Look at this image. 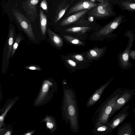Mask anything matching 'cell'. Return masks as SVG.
<instances>
[{
	"label": "cell",
	"instance_id": "cell-1",
	"mask_svg": "<svg viewBox=\"0 0 135 135\" xmlns=\"http://www.w3.org/2000/svg\"><path fill=\"white\" fill-rule=\"evenodd\" d=\"M63 97L62 104V118L66 124L69 123L71 131L76 133L79 130V114L76 94L69 88L66 81L63 82Z\"/></svg>",
	"mask_w": 135,
	"mask_h": 135
},
{
	"label": "cell",
	"instance_id": "cell-2",
	"mask_svg": "<svg viewBox=\"0 0 135 135\" xmlns=\"http://www.w3.org/2000/svg\"><path fill=\"white\" fill-rule=\"evenodd\" d=\"M119 95L112 94L99 107L94 113L95 123L100 122L107 124Z\"/></svg>",
	"mask_w": 135,
	"mask_h": 135
},
{
	"label": "cell",
	"instance_id": "cell-3",
	"mask_svg": "<svg viewBox=\"0 0 135 135\" xmlns=\"http://www.w3.org/2000/svg\"><path fill=\"white\" fill-rule=\"evenodd\" d=\"M13 14L21 28L32 40L35 39L31 25L26 17L19 11L13 9Z\"/></svg>",
	"mask_w": 135,
	"mask_h": 135
},
{
	"label": "cell",
	"instance_id": "cell-4",
	"mask_svg": "<svg viewBox=\"0 0 135 135\" xmlns=\"http://www.w3.org/2000/svg\"><path fill=\"white\" fill-rule=\"evenodd\" d=\"M40 0H27L23 2L22 7L28 21L33 22L37 18L36 6Z\"/></svg>",
	"mask_w": 135,
	"mask_h": 135
},
{
	"label": "cell",
	"instance_id": "cell-5",
	"mask_svg": "<svg viewBox=\"0 0 135 135\" xmlns=\"http://www.w3.org/2000/svg\"><path fill=\"white\" fill-rule=\"evenodd\" d=\"M88 13L89 16H92L97 18L109 17L113 14L108 3L106 4L100 3L96 6L90 9Z\"/></svg>",
	"mask_w": 135,
	"mask_h": 135
},
{
	"label": "cell",
	"instance_id": "cell-6",
	"mask_svg": "<svg viewBox=\"0 0 135 135\" xmlns=\"http://www.w3.org/2000/svg\"><path fill=\"white\" fill-rule=\"evenodd\" d=\"M98 4L91 2L90 0H80L70 8L66 13L65 17L83 10L90 9Z\"/></svg>",
	"mask_w": 135,
	"mask_h": 135
},
{
	"label": "cell",
	"instance_id": "cell-7",
	"mask_svg": "<svg viewBox=\"0 0 135 135\" xmlns=\"http://www.w3.org/2000/svg\"><path fill=\"white\" fill-rule=\"evenodd\" d=\"M123 17L119 16L100 29L97 33L98 36L108 35L115 30L122 21Z\"/></svg>",
	"mask_w": 135,
	"mask_h": 135
},
{
	"label": "cell",
	"instance_id": "cell-8",
	"mask_svg": "<svg viewBox=\"0 0 135 135\" xmlns=\"http://www.w3.org/2000/svg\"><path fill=\"white\" fill-rule=\"evenodd\" d=\"M89 10L87 9L83 10L66 17L61 21L60 26H64L74 23L85 17Z\"/></svg>",
	"mask_w": 135,
	"mask_h": 135
},
{
	"label": "cell",
	"instance_id": "cell-9",
	"mask_svg": "<svg viewBox=\"0 0 135 135\" xmlns=\"http://www.w3.org/2000/svg\"><path fill=\"white\" fill-rule=\"evenodd\" d=\"M113 79V78L111 79L108 82L100 86L91 95L86 103V106L87 107H91L99 100L104 90Z\"/></svg>",
	"mask_w": 135,
	"mask_h": 135
},
{
	"label": "cell",
	"instance_id": "cell-10",
	"mask_svg": "<svg viewBox=\"0 0 135 135\" xmlns=\"http://www.w3.org/2000/svg\"><path fill=\"white\" fill-rule=\"evenodd\" d=\"M133 42V37H130L127 46L120 56V63L124 67L127 66L129 64L130 51Z\"/></svg>",
	"mask_w": 135,
	"mask_h": 135
},
{
	"label": "cell",
	"instance_id": "cell-11",
	"mask_svg": "<svg viewBox=\"0 0 135 135\" xmlns=\"http://www.w3.org/2000/svg\"><path fill=\"white\" fill-rule=\"evenodd\" d=\"M131 96L132 94L127 92L124 93L120 97L118 98L113 107L110 117L128 101L131 98Z\"/></svg>",
	"mask_w": 135,
	"mask_h": 135
},
{
	"label": "cell",
	"instance_id": "cell-12",
	"mask_svg": "<svg viewBox=\"0 0 135 135\" xmlns=\"http://www.w3.org/2000/svg\"><path fill=\"white\" fill-rule=\"evenodd\" d=\"M71 4V3H67L64 0L59 4L57 8L54 18V23H57L63 17L66 11Z\"/></svg>",
	"mask_w": 135,
	"mask_h": 135
},
{
	"label": "cell",
	"instance_id": "cell-13",
	"mask_svg": "<svg viewBox=\"0 0 135 135\" xmlns=\"http://www.w3.org/2000/svg\"><path fill=\"white\" fill-rule=\"evenodd\" d=\"M112 130L108 123L105 124L100 122L95 123L92 131L96 135H105Z\"/></svg>",
	"mask_w": 135,
	"mask_h": 135
},
{
	"label": "cell",
	"instance_id": "cell-14",
	"mask_svg": "<svg viewBox=\"0 0 135 135\" xmlns=\"http://www.w3.org/2000/svg\"><path fill=\"white\" fill-rule=\"evenodd\" d=\"M128 113L127 112H120L108 123L111 130L116 127L127 117Z\"/></svg>",
	"mask_w": 135,
	"mask_h": 135
},
{
	"label": "cell",
	"instance_id": "cell-15",
	"mask_svg": "<svg viewBox=\"0 0 135 135\" xmlns=\"http://www.w3.org/2000/svg\"><path fill=\"white\" fill-rule=\"evenodd\" d=\"M47 32L52 42L56 46L61 47L63 46L62 40L59 36L50 29H47Z\"/></svg>",
	"mask_w": 135,
	"mask_h": 135
},
{
	"label": "cell",
	"instance_id": "cell-16",
	"mask_svg": "<svg viewBox=\"0 0 135 135\" xmlns=\"http://www.w3.org/2000/svg\"><path fill=\"white\" fill-rule=\"evenodd\" d=\"M104 51L102 48L95 47L89 50L87 56L90 59H96L100 57Z\"/></svg>",
	"mask_w": 135,
	"mask_h": 135
},
{
	"label": "cell",
	"instance_id": "cell-17",
	"mask_svg": "<svg viewBox=\"0 0 135 135\" xmlns=\"http://www.w3.org/2000/svg\"><path fill=\"white\" fill-rule=\"evenodd\" d=\"M40 21L42 33L43 36H44L46 29L47 19L46 16L41 9H40Z\"/></svg>",
	"mask_w": 135,
	"mask_h": 135
},
{
	"label": "cell",
	"instance_id": "cell-18",
	"mask_svg": "<svg viewBox=\"0 0 135 135\" xmlns=\"http://www.w3.org/2000/svg\"><path fill=\"white\" fill-rule=\"evenodd\" d=\"M14 38V36L13 30L12 29H11L9 31L8 41V49L7 56V60L9 59L11 55V52H12Z\"/></svg>",
	"mask_w": 135,
	"mask_h": 135
},
{
	"label": "cell",
	"instance_id": "cell-19",
	"mask_svg": "<svg viewBox=\"0 0 135 135\" xmlns=\"http://www.w3.org/2000/svg\"><path fill=\"white\" fill-rule=\"evenodd\" d=\"M91 28L89 27H77L70 28L66 29L65 31L67 32L71 33H84Z\"/></svg>",
	"mask_w": 135,
	"mask_h": 135
},
{
	"label": "cell",
	"instance_id": "cell-20",
	"mask_svg": "<svg viewBox=\"0 0 135 135\" xmlns=\"http://www.w3.org/2000/svg\"><path fill=\"white\" fill-rule=\"evenodd\" d=\"M122 5L126 9L135 11V0H129L123 2Z\"/></svg>",
	"mask_w": 135,
	"mask_h": 135
},
{
	"label": "cell",
	"instance_id": "cell-21",
	"mask_svg": "<svg viewBox=\"0 0 135 135\" xmlns=\"http://www.w3.org/2000/svg\"><path fill=\"white\" fill-rule=\"evenodd\" d=\"M64 37L68 42L74 45H81L83 43L78 39L68 35L63 36Z\"/></svg>",
	"mask_w": 135,
	"mask_h": 135
},
{
	"label": "cell",
	"instance_id": "cell-22",
	"mask_svg": "<svg viewBox=\"0 0 135 135\" xmlns=\"http://www.w3.org/2000/svg\"><path fill=\"white\" fill-rule=\"evenodd\" d=\"M22 40V38L20 36H18L16 39L15 42L13 45L12 52L11 58L13 56L16 50L17 49L18 45Z\"/></svg>",
	"mask_w": 135,
	"mask_h": 135
},
{
	"label": "cell",
	"instance_id": "cell-23",
	"mask_svg": "<svg viewBox=\"0 0 135 135\" xmlns=\"http://www.w3.org/2000/svg\"><path fill=\"white\" fill-rule=\"evenodd\" d=\"M132 131L129 126L128 125L126 127H124L123 128H121L119 131V135H131Z\"/></svg>",
	"mask_w": 135,
	"mask_h": 135
},
{
	"label": "cell",
	"instance_id": "cell-24",
	"mask_svg": "<svg viewBox=\"0 0 135 135\" xmlns=\"http://www.w3.org/2000/svg\"><path fill=\"white\" fill-rule=\"evenodd\" d=\"M40 7L46 13L48 12V6L46 0H42L40 3Z\"/></svg>",
	"mask_w": 135,
	"mask_h": 135
},
{
	"label": "cell",
	"instance_id": "cell-25",
	"mask_svg": "<svg viewBox=\"0 0 135 135\" xmlns=\"http://www.w3.org/2000/svg\"><path fill=\"white\" fill-rule=\"evenodd\" d=\"M47 127L49 128L55 130L56 129V124L54 120L52 119L49 122H48L46 123Z\"/></svg>",
	"mask_w": 135,
	"mask_h": 135
},
{
	"label": "cell",
	"instance_id": "cell-26",
	"mask_svg": "<svg viewBox=\"0 0 135 135\" xmlns=\"http://www.w3.org/2000/svg\"><path fill=\"white\" fill-rule=\"evenodd\" d=\"M26 69L31 70H41L40 67L36 65H31L24 67Z\"/></svg>",
	"mask_w": 135,
	"mask_h": 135
},
{
	"label": "cell",
	"instance_id": "cell-27",
	"mask_svg": "<svg viewBox=\"0 0 135 135\" xmlns=\"http://www.w3.org/2000/svg\"><path fill=\"white\" fill-rule=\"evenodd\" d=\"M73 57L76 60L80 61H83L84 59L83 56L79 54L74 55L73 56Z\"/></svg>",
	"mask_w": 135,
	"mask_h": 135
},
{
	"label": "cell",
	"instance_id": "cell-28",
	"mask_svg": "<svg viewBox=\"0 0 135 135\" xmlns=\"http://www.w3.org/2000/svg\"><path fill=\"white\" fill-rule=\"evenodd\" d=\"M66 61L71 66L73 67L76 66V63L70 59H67L66 60Z\"/></svg>",
	"mask_w": 135,
	"mask_h": 135
},
{
	"label": "cell",
	"instance_id": "cell-29",
	"mask_svg": "<svg viewBox=\"0 0 135 135\" xmlns=\"http://www.w3.org/2000/svg\"><path fill=\"white\" fill-rule=\"evenodd\" d=\"M130 56L133 60L135 59V51L132 50L131 51L130 53Z\"/></svg>",
	"mask_w": 135,
	"mask_h": 135
},
{
	"label": "cell",
	"instance_id": "cell-30",
	"mask_svg": "<svg viewBox=\"0 0 135 135\" xmlns=\"http://www.w3.org/2000/svg\"><path fill=\"white\" fill-rule=\"evenodd\" d=\"M95 18L92 16H89L88 18V21L90 22H92L94 21Z\"/></svg>",
	"mask_w": 135,
	"mask_h": 135
},
{
	"label": "cell",
	"instance_id": "cell-31",
	"mask_svg": "<svg viewBox=\"0 0 135 135\" xmlns=\"http://www.w3.org/2000/svg\"><path fill=\"white\" fill-rule=\"evenodd\" d=\"M99 2L100 3L104 4H106L108 3V2H106L104 0H96Z\"/></svg>",
	"mask_w": 135,
	"mask_h": 135
},
{
	"label": "cell",
	"instance_id": "cell-32",
	"mask_svg": "<svg viewBox=\"0 0 135 135\" xmlns=\"http://www.w3.org/2000/svg\"><path fill=\"white\" fill-rule=\"evenodd\" d=\"M11 134V133L9 131L7 132L5 134V135H10Z\"/></svg>",
	"mask_w": 135,
	"mask_h": 135
},
{
	"label": "cell",
	"instance_id": "cell-33",
	"mask_svg": "<svg viewBox=\"0 0 135 135\" xmlns=\"http://www.w3.org/2000/svg\"><path fill=\"white\" fill-rule=\"evenodd\" d=\"M31 134V133L29 132V133H27L26 134H25V135H30Z\"/></svg>",
	"mask_w": 135,
	"mask_h": 135
},
{
	"label": "cell",
	"instance_id": "cell-34",
	"mask_svg": "<svg viewBox=\"0 0 135 135\" xmlns=\"http://www.w3.org/2000/svg\"><path fill=\"white\" fill-rule=\"evenodd\" d=\"M96 0H90V1L93 2H94V3L95 2V1H96Z\"/></svg>",
	"mask_w": 135,
	"mask_h": 135
}]
</instances>
